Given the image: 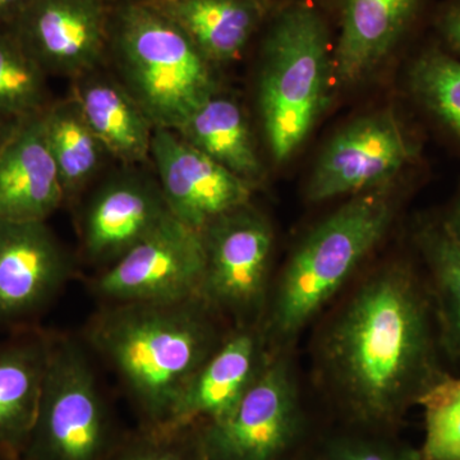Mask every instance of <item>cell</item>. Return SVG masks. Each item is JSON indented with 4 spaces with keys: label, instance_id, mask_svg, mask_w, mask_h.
<instances>
[{
    "label": "cell",
    "instance_id": "277c9868",
    "mask_svg": "<svg viewBox=\"0 0 460 460\" xmlns=\"http://www.w3.org/2000/svg\"><path fill=\"white\" fill-rule=\"evenodd\" d=\"M270 17L257 99L272 159L284 163L302 146L328 107L334 49L325 20L310 3H289Z\"/></svg>",
    "mask_w": 460,
    "mask_h": 460
},
{
    "label": "cell",
    "instance_id": "52a82bcc",
    "mask_svg": "<svg viewBox=\"0 0 460 460\" xmlns=\"http://www.w3.org/2000/svg\"><path fill=\"white\" fill-rule=\"evenodd\" d=\"M205 260L204 232L172 217L100 270L89 287L102 305L199 298Z\"/></svg>",
    "mask_w": 460,
    "mask_h": 460
},
{
    "label": "cell",
    "instance_id": "5b68a950",
    "mask_svg": "<svg viewBox=\"0 0 460 460\" xmlns=\"http://www.w3.org/2000/svg\"><path fill=\"white\" fill-rule=\"evenodd\" d=\"M395 217L386 189L353 196L314 226L281 271L263 328L287 344L323 310L380 243Z\"/></svg>",
    "mask_w": 460,
    "mask_h": 460
},
{
    "label": "cell",
    "instance_id": "e0dca14e",
    "mask_svg": "<svg viewBox=\"0 0 460 460\" xmlns=\"http://www.w3.org/2000/svg\"><path fill=\"white\" fill-rule=\"evenodd\" d=\"M51 334L35 326L0 343V460H22L49 362Z\"/></svg>",
    "mask_w": 460,
    "mask_h": 460
},
{
    "label": "cell",
    "instance_id": "ac0fdd59",
    "mask_svg": "<svg viewBox=\"0 0 460 460\" xmlns=\"http://www.w3.org/2000/svg\"><path fill=\"white\" fill-rule=\"evenodd\" d=\"M420 0H344L332 54L334 81L361 83L385 62L419 12Z\"/></svg>",
    "mask_w": 460,
    "mask_h": 460
},
{
    "label": "cell",
    "instance_id": "f1b7e54d",
    "mask_svg": "<svg viewBox=\"0 0 460 460\" xmlns=\"http://www.w3.org/2000/svg\"><path fill=\"white\" fill-rule=\"evenodd\" d=\"M436 27L445 44L460 57V0H450L441 8Z\"/></svg>",
    "mask_w": 460,
    "mask_h": 460
},
{
    "label": "cell",
    "instance_id": "30bf717a",
    "mask_svg": "<svg viewBox=\"0 0 460 460\" xmlns=\"http://www.w3.org/2000/svg\"><path fill=\"white\" fill-rule=\"evenodd\" d=\"M416 145L392 109L362 115L329 141L307 187L311 202L386 189L413 162Z\"/></svg>",
    "mask_w": 460,
    "mask_h": 460
},
{
    "label": "cell",
    "instance_id": "9c48e42d",
    "mask_svg": "<svg viewBox=\"0 0 460 460\" xmlns=\"http://www.w3.org/2000/svg\"><path fill=\"white\" fill-rule=\"evenodd\" d=\"M299 402L292 367L272 352L265 367L226 419L201 426L205 460H278L295 440Z\"/></svg>",
    "mask_w": 460,
    "mask_h": 460
},
{
    "label": "cell",
    "instance_id": "d4e9b609",
    "mask_svg": "<svg viewBox=\"0 0 460 460\" xmlns=\"http://www.w3.org/2000/svg\"><path fill=\"white\" fill-rule=\"evenodd\" d=\"M408 84L417 102L460 140V59L425 51L411 63Z\"/></svg>",
    "mask_w": 460,
    "mask_h": 460
},
{
    "label": "cell",
    "instance_id": "ffe728a7",
    "mask_svg": "<svg viewBox=\"0 0 460 460\" xmlns=\"http://www.w3.org/2000/svg\"><path fill=\"white\" fill-rule=\"evenodd\" d=\"M214 66L238 59L272 12L271 0H144Z\"/></svg>",
    "mask_w": 460,
    "mask_h": 460
},
{
    "label": "cell",
    "instance_id": "ba28073f",
    "mask_svg": "<svg viewBox=\"0 0 460 460\" xmlns=\"http://www.w3.org/2000/svg\"><path fill=\"white\" fill-rule=\"evenodd\" d=\"M205 272L199 298L239 325L262 310L268 295L274 232L252 204L208 224L204 230Z\"/></svg>",
    "mask_w": 460,
    "mask_h": 460
},
{
    "label": "cell",
    "instance_id": "cb8c5ba5",
    "mask_svg": "<svg viewBox=\"0 0 460 460\" xmlns=\"http://www.w3.org/2000/svg\"><path fill=\"white\" fill-rule=\"evenodd\" d=\"M48 77L14 30L0 26V113L23 118L45 111L53 102Z\"/></svg>",
    "mask_w": 460,
    "mask_h": 460
},
{
    "label": "cell",
    "instance_id": "7402d4cb",
    "mask_svg": "<svg viewBox=\"0 0 460 460\" xmlns=\"http://www.w3.org/2000/svg\"><path fill=\"white\" fill-rule=\"evenodd\" d=\"M42 119L66 202L75 201L102 177L111 156L84 119L74 96L53 100L42 111Z\"/></svg>",
    "mask_w": 460,
    "mask_h": 460
},
{
    "label": "cell",
    "instance_id": "d6a6232c",
    "mask_svg": "<svg viewBox=\"0 0 460 460\" xmlns=\"http://www.w3.org/2000/svg\"><path fill=\"white\" fill-rule=\"evenodd\" d=\"M107 2H109V3H113V2H114V0H107Z\"/></svg>",
    "mask_w": 460,
    "mask_h": 460
},
{
    "label": "cell",
    "instance_id": "2e32d148",
    "mask_svg": "<svg viewBox=\"0 0 460 460\" xmlns=\"http://www.w3.org/2000/svg\"><path fill=\"white\" fill-rule=\"evenodd\" d=\"M42 111L21 118L0 153V219L48 222L66 204Z\"/></svg>",
    "mask_w": 460,
    "mask_h": 460
},
{
    "label": "cell",
    "instance_id": "603a6c76",
    "mask_svg": "<svg viewBox=\"0 0 460 460\" xmlns=\"http://www.w3.org/2000/svg\"><path fill=\"white\" fill-rule=\"evenodd\" d=\"M414 242L428 270L441 348L460 363V241L443 217L420 220Z\"/></svg>",
    "mask_w": 460,
    "mask_h": 460
},
{
    "label": "cell",
    "instance_id": "9a60e30c",
    "mask_svg": "<svg viewBox=\"0 0 460 460\" xmlns=\"http://www.w3.org/2000/svg\"><path fill=\"white\" fill-rule=\"evenodd\" d=\"M262 329L239 325L224 337L184 387L168 425L201 428L226 416L255 384L271 353Z\"/></svg>",
    "mask_w": 460,
    "mask_h": 460
},
{
    "label": "cell",
    "instance_id": "83f0119b",
    "mask_svg": "<svg viewBox=\"0 0 460 460\" xmlns=\"http://www.w3.org/2000/svg\"><path fill=\"white\" fill-rule=\"evenodd\" d=\"M328 460H422L420 452L395 450L368 441L338 440L329 447Z\"/></svg>",
    "mask_w": 460,
    "mask_h": 460
},
{
    "label": "cell",
    "instance_id": "1f68e13d",
    "mask_svg": "<svg viewBox=\"0 0 460 460\" xmlns=\"http://www.w3.org/2000/svg\"><path fill=\"white\" fill-rule=\"evenodd\" d=\"M444 219L447 220L454 234L460 241V192L456 195V199H454L449 214L445 215Z\"/></svg>",
    "mask_w": 460,
    "mask_h": 460
},
{
    "label": "cell",
    "instance_id": "7c38bea8",
    "mask_svg": "<svg viewBox=\"0 0 460 460\" xmlns=\"http://www.w3.org/2000/svg\"><path fill=\"white\" fill-rule=\"evenodd\" d=\"M74 272V259L48 222L0 219V330L38 326Z\"/></svg>",
    "mask_w": 460,
    "mask_h": 460
},
{
    "label": "cell",
    "instance_id": "4fadbf2b",
    "mask_svg": "<svg viewBox=\"0 0 460 460\" xmlns=\"http://www.w3.org/2000/svg\"><path fill=\"white\" fill-rule=\"evenodd\" d=\"M150 163L172 217L204 230L252 204L255 186L205 155L174 129H154Z\"/></svg>",
    "mask_w": 460,
    "mask_h": 460
},
{
    "label": "cell",
    "instance_id": "d6986e66",
    "mask_svg": "<svg viewBox=\"0 0 460 460\" xmlns=\"http://www.w3.org/2000/svg\"><path fill=\"white\" fill-rule=\"evenodd\" d=\"M72 96L109 155L122 165L150 163L154 126L107 66L72 80Z\"/></svg>",
    "mask_w": 460,
    "mask_h": 460
},
{
    "label": "cell",
    "instance_id": "4dcf8cb0",
    "mask_svg": "<svg viewBox=\"0 0 460 460\" xmlns=\"http://www.w3.org/2000/svg\"><path fill=\"white\" fill-rule=\"evenodd\" d=\"M20 119L21 118L0 113V153H2L4 145L7 144L9 137H11Z\"/></svg>",
    "mask_w": 460,
    "mask_h": 460
},
{
    "label": "cell",
    "instance_id": "4316f807",
    "mask_svg": "<svg viewBox=\"0 0 460 460\" xmlns=\"http://www.w3.org/2000/svg\"><path fill=\"white\" fill-rule=\"evenodd\" d=\"M108 460H205L198 428L128 432Z\"/></svg>",
    "mask_w": 460,
    "mask_h": 460
},
{
    "label": "cell",
    "instance_id": "5bb4252c",
    "mask_svg": "<svg viewBox=\"0 0 460 460\" xmlns=\"http://www.w3.org/2000/svg\"><path fill=\"white\" fill-rule=\"evenodd\" d=\"M107 0H30L12 29L48 75L80 77L107 66Z\"/></svg>",
    "mask_w": 460,
    "mask_h": 460
},
{
    "label": "cell",
    "instance_id": "3957f363",
    "mask_svg": "<svg viewBox=\"0 0 460 460\" xmlns=\"http://www.w3.org/2000/svg\"><path fill=\"white\" fill-rule=\"evenodd\" d=\"M108 62L154 126L177 129L220 91L214 66L180 27L144 0H114Z\"/></svg>",
    "mask_w": 460,
    "mask_h": 460
},
{
    "label": "cell",
    "instance_id": "484cf974",
    "mask_svg": "<svg viewBox=\"0 0 460 460\" xmlns=\"http://www.w3.org/2000/svg\"><path fill=\"white\" fill-rule=\"evenodd\" d=\"M425 413L422 460H460V376L447 375L420 399Z\"/></svg>",
    "mask_w": 460,
    "mask_h": 460
},
{
    "label": "cell",
    "instance_id": "7a4b0ae2",
    "mask_svg": "<svg viewBox=\"0 0 460 460\" xmlns=\"http://www.w3.org/2000/svg\"><path fill=\"white\" fill-rule=\"evenodd\" d=\"M201 298L168 304L102 305L86 343L113 368L141 429L168 425L184 387L226 335Z\"/></svg>",
    "mask_w": 460,
    "mask_h": 460
},
{
    "label": "cell",
    "instance_id": "44dd1931",
    "mask_svg": "<svg viewBox=\"0 0 460 460\" xmlns=\"http://www.w3.org/2000/svg\"><path fill=\"white\" fill-rule=\"evenodd\" d=\"M174 131L252 186L265 177L246 113L237 100L222 91L206 100Z\"/></svg>",
    "mask_w": 460,
    "mask_h": 460
},
{
    "label": "cell",
    "instance_id": "8fae6325",
    "mask_svg": "<svg viewBox=\"0 0 460 460\" xmlns=\"http://www.w3.org/2000/svg\"><path fill=\"white\" fill-rule=\"evenodd\" d=\"M78 219L81 255L100 270L128 252L172 215L155 174L122 165L100 177Z\"/></svg>",
    "mask_w": 460,
    "mask_h": 460
},
{
    "label": "cell",
    "instance_id": "f546056e",
    "mask_svg": "<svg viewBox=\"0 0 460 460\" xmlns=\"http://www.w3.org/2000/svg\"><path fill=\"white\" fill-rule=\"evenodd\" d=\"M30 0H0V26L13 27Z\"/></svg>",
    "mask_w": 460,
    "mask_h": 460
},
{
    "label": "cell",
    "instance_id": "6da1fadb",
    "mask_svg": "<svg viewBox=\"0 0 460 460\" xmlns=\"http://www.w3.org/2000/svg\"><path fill=\"white\" fill-rule=\"evenodd\" d=\"M428 280L396 260L368 275L326 326L320 366L348 413L393 425L447 376Z\"/></svg>",
    "mask_w": 460,
    "mask_h": 460
},
{
    "label": "cell",
    "instance_id": "8992f818",
    "mask_svg": "<svg viewBox=\"0 0 460 460\" xmlns=\"http://www.w3.org/2000/svg\"><path fill=\"white\" fill-rule=\"evenodd\" d=\"M127 435L100 390L84 345L51 334L40 404L22 460H108Z\"/></svg>",
    "mask_w": 460,
    "mask_h": 460
}]
</instances>
